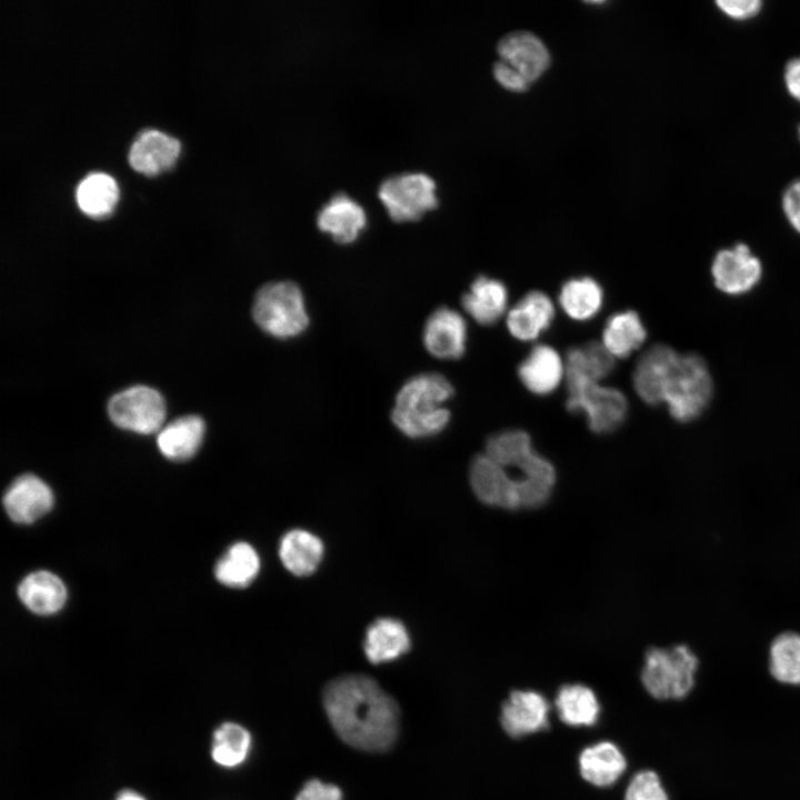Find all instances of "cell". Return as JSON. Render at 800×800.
<instances>
[{"label": "cell", "mask_w": 800, "mask_h": 800, "mask_svg": "<svg viewBox=\"0 0 800 800\" xmlns=\"http://www.w3.org/2000/svg\"><path fill=\"white\" fill-rule=\"evenodd\" d=\"M260 559L254 548L247 542H236L219 559L214 568L218 581L231 588H244L257 577Z\"/></svg>", "instance_id": "obj_30"}, {"label": "cell", "mask_w": 800, "mask_h": 800, "mask_svg": "<svg viewBox=\"0 0 800 800\" xmlns=\"http://www.w3.org/2000/svg\"><path fill=\"white\" fill-rule=\"evenodd\" d=\"M322 701L337 734L349 746L369 752L392 747L399 732L400 710L396 700L366 674L332 679Z\"/></svg>", "instance_id": "obj_1"}, {"label": "cell", "mask_w": 800, "mask_h": 800, "mask_svg": "<svg viewBox=\"0 0 800 800\" xmlns=\"http://www.w3.org/2000/svg\"><path fill=\"white\" fill-rule=\"evenodd\" d=\"M712 391L711 374L703 359L697 354H680L667 383L663 403L674 420L688 422L707 408Z\"/></svg>", "instance_id": "obj_7"}, {"label": "cell", "mask_w": 800, "mask_h": 800, "mask_svg": "<svg viewBox=\"0 0 800 800\" xmlns=\"http://www.w3.org/2000/svg\"><path fill=\"white\" fill-rule=\"evenodd\" d=\"M114 800H147L141 793L134 790H122L120 791Z\"/></svg>", "instance_id": "obj_41"}, {"label": "cell", "mask_w": 800, "mask_h": 800, "mask_svg": "<svg viewBox=\"0 0 800 800\" xmlns=\"http://www.w3.org/2000/svg\"><path fill=\"white\" fill-rule=\"evenodd\" d=\"M410 649V637L404 624L394 618H379L367 629L363 650L374 664L392 661Z\"/></svg>", "instance_id": "obj_23"}, {"label": "cell", "mask_w": 800, "mask_h": 800, "mask_svg": "<svg viewBox=\"0 0 800 800\" xmlns=\"http://www.w3.org/2000/svg\"><path fill=\"white\" fill-rule=\"evenodd\" d=\"M627 759L612 741H599L581 750L578 767L581 778L597 788L613 786L627 770Z\"/></svg>", "instance_id": "obj_19"}, {"label": "cell", "mask_w": 800, "mask_h": 800, "mask_svg": "<svg viewBox=\"0 0 800 800\" xmlns=\"http://www.w3.org/2000/svg\"><path fill=\"white\" fill-rule=\"evenodd\" d=\"M251 748L249 731L237 722L227 721L216 728L210 756L222 768H236L248 758Z\"/></svg>", "instance_id": "obj_31"}, {"label": "cell", "mask_w": 800, "mask_h": 800, "mask_svg": "<svg viewBox=\"0 0 800 800\" xmlns=\"http://www.w3.org/2000/svg\"><path fill=\"white\" fill-rule=\"evenodd\" d=\"M436 182L424 173H402L386 179L379 198L397 222L417 221L438 206Z\"/></svg>", "instance_id": "obj_9"}, {"label": "cell", "mask_w": 800, "mask_h": 800, "mask_svg": "<svg viewBox=\"0 0 800 800\" xmlns=\"http://www.w3.org/2000/svg\"><path fill=\"white\" fill-rule=\"evenodd\" d=\"M518 377L533 394L547 396L566 378V362L553 347L537 344L519 364Z\"/></svg>", "instance_id": "obj_17"}, {"label": "cell", "mask_w": 800, "mask_h": 800, "mask_svg": "<svg viewBox=\"0 0 800 800\" xmlns=\"http://www.w3.org/2000/svg\"><path fill=\"white\" fill-rule=\"evenodd\" d=\"M179 153L178 139L157 130H147L131 144L128 160L136 171L154 176L171 168Z\"/></svg>", "instance_id": "obj_20"}, {"label": "cell", "mask_w": 800, "mask_h": 800, "mask_svg": "<svg viewBox=\"0 0 800 800\" xmlns=\"http://www.w3.org/2000/svg\"><path fill=\"white\" fill-rule=\"evenodd\" d=\"M566 382L567 409L584 414L590 430L609 433L623 423L628 400L621 390L602 386L600 381L572 370H566Z\"/></svg>", "instance_id": "obj_4"}, {"label": "cell", "mask_w": 800, "mask_h": 800, "mask_svg": "<svg viewBox=\"0 0 800 800\" xmlns=\"http://www.w3.org/2000/svg\"><path fill=\"white\" fill-rule=\"evenodd\" d=\"M323 543L316 534L292 529L283 534L279 543V557L292 574L304 577L313 573L323 556Z\"/></svg>", "instance_id": "obj_25"}, {"label": "cell", "mask_w": 800, "mask_h": 800, "mask_svg": "<svg viewBox=\"0 0 800 800\" xmlns=\"http://www.w3.org/2000/svg\"><path fill=\"white\" fill-rule=\"evenodd\" d=\"M484 453L524 479L552 488L556 483L553 464L533 449L530 436L523 430H504L491 436Z\"/></svg>", "instance_id": "obj_8"}, {"label": "cell", "mask_w": 800, "mask_h": 800, "mask_svg": "<svg viewBox=\"0 0 800 800\" xmlns=\"http://www.w3.org/2000/svg\"><path fill=\"white\" fill-rule=\"evenodd\" d=\"M623 800H669L661 780L652 770H640L629 781Z\"/></svg>", "instance_id": "obj_35"}, {"label": "cell", "mask_w": 800, "mask_h": 800, "mask_svg": "<svg viewBox=\"0 0 800 800\" xmlns=\"http://www.w3.org/2000/svg\"><path fill=\"white\" fill-rule=\"evenodd\" d=\"M118 186L112 177L102 172L87 176L78 186L76 198L79 208L88 216L109 214L118 200Z\"/></svg>", "instance_id": "obj_32"}, {"label": "cell", "mask_w": 800, "mask_h": 800, "mask_svg": "<svg viewBox=\"0 0 800 800\" xmlns=\"http://www.w3.org/2000/svg\"><path fill=\"white\" fill-rule=\"evenodd\" d=\"M647 338V330L633 310L612 314L606 322L601 343L618 359H624L638 350Z\"/></svg>", "instance_id": "obj_28"}, {"label": "cell", "mask_w": 800, "mask_h": 800, "mask_svg": "<svg viewBox=\"0 0 800 800\" xmlns=\"http://www.w3.org/2000/svg\"><path fill=\"white\" fill-rule=\"evenodd\" d=\"M680 354L669 346L654 344L639 358L632 374L636 393L648 404L663 403L670 376Z\"/></svg>", "instance_id": "obj_13"}, {"label": "cell", "mask_w": 800, "mask_h": 800, "mask_svg": "<svg viewBox=\"0 0 800 800\" xmlns=\"http://www.w3.org/2000/svg\"><path fill=\"white\" fill-rule=\"evenodd\" d=\"M367 223L363 208L349 196L339 193L318 213L317 224L339 243L353 242Z\"/></svg>", "instance_id": "obj_21"}, {"label": "cell", "mask_w": 800, "mask_h": 800, "mask_svg": "<svg viewBox=\"0 0 800 800\" xmlns=\"http://www.w3.org/2000/svg\"><path fill=\"white\" fill-rule=\"evenodd\" d=\"M698 658L686 644L649 648L641 669L646 691L657 700H680L692 690Z\"/></svg>", "instance_id": "obj_5"}, {"label": "cell", "mask_w": 800, "mask_h": 800, "mask_svg": "<svg viewBox=\"0 0 800 800\" xmlns=\"http://www.w3.org/2000/svg\"><path fill=\"white\" fill-rule=\"evenodd\" d=\"M492 73L496 81L508 91L522 93L531 87L517 71L500 60L494 62Z\"/></svg>", "instance_id": "obj_37"}, {"label": "cell", "mask_w": 800, "mask_h": 800, "mask_svg": "<svg viewBox=\"0 0 800 800\" xmlns=\"http://www.w3.org/2000/svg\"><path fill=\"white\" fill-rule=\"evenodd\" d=\"M497 52L498 60L517 71L530 86L539 80L551 64L547 46L530 31L507 33L498 41Z\"/></svg>", "instance_id": "obj_12"}, {"label": "cell", "mask_w": 800, "mask_h": 800, "mask_svg": "<svg viewBox=\"0 0 800 800\" xmlns=\"http://www.w3.org/2000/svg\"><path fill=\"white\" fill-rule=\"evenodd\" d=\"M784 83L789 93L800 101V57L791 59L784 68Z\"/></svg>", "instance_id": "obj_40"}, {"label": "cell", "mask_w": 800, "mask_h": 800, "mask_svg": "<svg viewBox=\"0 0 800 800\" xmlns=\"http://www.w3.org/2000/svg\"><path fill=\"white\" fill-rule=\"evenodd\" d=\"M53 504L49 486L33 474L17 478L3 496V507L17 523H32L44 516Z\"/></svg>", "instance_id": "obj_16"}, {"label": "cell", "mask_w": 800, "mask_h": 800, "mask_svg": "<svg viewBox=\"0 0 800 800\" xmlns=\"http://www.w3.org/2000/svg\"><path fill=\"white\" fill-rule=\"evenodd\" d=\"M559 304L572 320L588 321L601 310L603 290L590 277L570 279L561 287Z\"/></svg>", "instance_id": "obj_29"}, {"label": "cell", "mask_w": 800, "mask_h": 800, "mask_svg": "<svg viewBox=\"0 0 800 800\" xmlns=\"http://www.w3.org/2000/svg\"><path fill=\"white\" fill-rule=\"evenodd\" d=\"M108 414L119 428L149 434L160 431L166 418V402L156 389L132 386L110 399Z\"/></svg>", "instance_id": "obj_10"}, {"label": "cell", "mask_w": 800, "mask_h": 800, "mask_svg": "<svg viewBox=\"0 0 800 800\" xmlns=\"http://www.w3.org/2000/svg\"><path fill=\"white\" fill-rule=\"evenodd\" d=\"M771 676L786 684H800V634L786 631L778 634L769 648Z\"/></svg>", "instance_id": "obj_33"}, {"label": "cell", "mask_w": 800, "mask_h": 800, "mask_svg": "<svg viewBox=\"0 0 800 800\" xmlns=\"http://www.w3.org/2000/svg\"><path fill=\"white\" fill-rule=\"evenodd\" d=\"M554 708L561 722L569 727H593L601 707L594 691L582 683L563 684L554 698Z\"/></svg>", "instance_id": "obj_26"}, {"label": "cell", "mask_w": 800, "mask_h": 800, "mask_svg": "<svg viewBox=\"0 0 800 800\" xmlns=\"http://www.w3.org/2000/svg\"><path fill=\"white\" fill-rule=\"evenodd\" d=\"M712 276L719 290L740 294L751 290L760 280L762 267L744 243L720 250L712 262Z\"/></svg>", "instance_id": "obj_14"}, {"label": "cell", "mask_w": 800, "mask_h": 800, "mask_svg": "<svg viewBox=\"0 0 800 800\" xmlns=\"http://www.w3.org/2000/svg\"><path fill=\"white\" fill-rule=\"evenodd\" d=\"M252 317L259 328L277 339L300 336L309 326L301 289L292 281H274L257 292Z\"/></svg>", "instance_id": "obj_6"}, {"label": "cell", "mask_w": 800, "mask_h": 800, "mask_svg": "<svg viewBox=\"0 0 800 800\" xmlns=\"http://www.w3.org/2000/svg\"><path fill=\"white\" fill-rule=\"evenodd\" d=\"M799 136H800V127H799Z\"/></svg>", "instance_id": "obj_42"}, {"label": "cell", "mask_w": 800, "mask_h": 800, "mask_svg": "<svg viewBox=\"0 0 800 800\" xmlns=\"http://www.w3.org/2000/svg\"><path fill=\"white\" fill-rule=\"evenodd\" d=\"M422 340L431 356L442 360L459 359L466 350V320L458 311L440 307L427 319Z\"/></svg>", "instance_id": "obj_15"}, {"label": "cell", "mask_w": 800, "mask_h": 800, "mask_svg": "<svg viewBox=\"0 0 800 800\" xmlns=\"http://www.w3.org/2000/svg\"><path fill=\"white\" fill-rule=\"evenodd\" d=\"M206 432L201 417L188 414L174 419L160 429L157 444L160 452L173 461H183L198 451Z\"/></svg>", "instance_id": "obj_24"}, {"label": "cell", "mask_w": 800, "mask_h": 800, "mask_svg": "<svg viewBox=\"0 0 800 800\" xmlns=\"http://www.w3.org/2000/svg\"><path fill=\"white\" fill-rule=\"evenodd\" d=\"M556 308L542 291L524 294L508 312L506 323L510 334L519 341L536 340L552 323Z\"/></svg>", "instance_id": "obj_18"}, {"label": "cell", "mask_w": 800, "mask_h": 800, "mask_svg": "<svg viewBox=\"0 0 800 800\" xmlns=\"http://www.w3.org/2000/svg\"><path fill=\"white\" fill-rule=\"evenodd\" d=\"M551 707L534 690H513L500 708V726L511 738L519 739L549 728Z\"/></svg>", "instance_id": "obj_11"}, {"label": "cell", "mask_w": 800, "mask_h": 800, "mask_svg": "<svg viewBox=\"0 0 800 800\" xmlns=\"http://www.w3.org/2000/svg\"><path fill=\"white\" fill-rule=\"evenodd\" d=\"M453 387L442 374L420 373L402 384L391 412L394 426L410 438L432 437L448 426L450 411L444 403Z\"/></svg>", "instance_id": "obj_2"}, {"label": "cell", "mask_w": 800, "mask_h": 800, "mask_svg": "<svg viewBox=\"0 0 800 800\" xmlns=\"http://www.w3.org/2000/svg\"><path fill=\"white\" fill-rule=\"evenodd\" d=\"M469 480L476 497L484 504L508 510L538 508L551 497L552 488L514 478L486 453L473 458Z\"/></svg>", "instance_id": "obj_3"}, {"label": "cell", "mask_w": 800, "mask_h": 800, "mask_svg": "<svg viewBox=\"0 0 800 800\" xmlns=\"http://www.w3.org/2000/svg\"><path fill=\"white\" fill-rule=\"evenodd\" d=\"M782 208L790 224L800 233V179L786 189Z\"/></svg>", "instance_id": "obj_39"}, {"label": "cell", "mask_w": 800, "mask_h": 800, "mask_svg": "<svg viewBox=\"0 0 800 800\" xmlns=\"http://www.w3.org/2000/svg\"><path fill=\"white\" fill-rule=\"evenodd\" d=\"M18 596L30 611L38 614H51L63 607L67 590L56 574L49 571H37L21 581Z\"/></svg>", "instance_id": "obj_27"}, {"label": "cell", "mask_w": 800, "mask_h": 800, "mask_svg": "<svg viewBox=\"0 0 800 800\" xmlns=\"http://www.w3.org/2000/svg\"><path fill=\"white\" fill-rule=\"evenodd\" d=\"M508 297V290L503 282L487 276H479L462 296L461 304L477 323L491 326L504 314Z\"/></svg>", "instance_id": "obj_22"}, {"label": "cell", "mask_w": 800, "mask_h": 800, "mask_svg": "<svg viewBox=\"0 0 800 800\" xmlns=\"http://www.w3.org/2000/svg\"><path fill=\"white\" fill-rule=\"evenodd\" d=\"M614 357L598 341L571 348L566 356V369L574 370L601 381L614 368Z\"/></svg>", "instance_id": "obj_34"}, {"label": "cell", "mask_w": 800, "mask_h": 800, "mask_svg": "<svg viewBox=\"0 0 800 800\" xmlns=\"http://www.w3.org/2000/svg\"><path fill=\"white\" fill-rule=\"evenodd\" d=\"M296 800H342L339 787L312 779L306 782Z\"/></svg>", "instance_id": "obj_36"}, {"label": "cell", "mask_w": 800, "mask_h": 800, "mask_svg": "<svg viewBox=\"0 0 800 800\" xmlns=\"http://www.w3.org/2000/svg\"><path fill=\"white\" fill-rule=\"evenodd\" d=\"M716 3L724 14L733 19L752 18L762 7L760 0H718Z\"/></svg>", "instance_id": "obj_38"}]
</instances>
